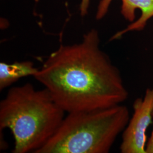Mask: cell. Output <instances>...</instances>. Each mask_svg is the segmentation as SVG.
I'll return each instance as SVG.
<instances>
[{"label": "cell", "instance_id": "1", "mask_svg": "<svg viewBox=\"0 0 153 153\" xmlns=\"http://www.w3.org/2000/svg\"><path fill=\"white\" fill-rule=\"evenodd\" d=\"M33 77L68 113L112 107L129 95L120 71L100 49L95 29L79 43L61 44Z\"/></svg>", "mask_w": 153, "mask_h": 153}, {"label": "cell", "instance_id": "2", "mask_svg": "<svg viewBox=\"0 0 153 153\" xmlns=\"http://www.w3.org/2000/svg\"><path fill=\"white\" fill-rule=\"evenodd\" d=\"M65 112L45 88L27 83L10 88L1 101L0 129L12 133L13 153H36L54 135Z\"/></svg>", "mask_w": 153, "mask_h": 153}, {"label": "cell", "instance_id": "3", "mask_svg": "<svg viewBox=\"0 0 153 153\" xmlns=\"http://www.w3.org/2000/svg\"><path fill=\"white\" fill-rule=\"evenodd\" d=\"M130 119L122 104L68 113L54 135L36 153H108Z\"/></svg>", "mask_w": 153, "mask_h": 153}, {"label": "cell", "instance_id": "4", "mask_svg": "<svg viewBox=\"0 0 153 153\" xmlns=\"http://www.w3.org/2000/svg\"><path fill=\"white\" fill-rule=\"evenodd\" d=\"M133 108V115L123 131L120 152L146 153V132L153 119V87L148 88L144 96L134 102Z\"/></svg>", "mask_w": 153, "mask_h": 153}, {"label": "cell", "instance_id": "5", "mask_svg": "<svg viewBox=\"0 0 153 153\" xmlns=\"http://www.w3.org/2000/svg\"><path fill=\"white\" fill-rule=\"evenodd\" d=\"M112 0H101L96 14L97 19H102L107 13ZM121 13L131 23L126 28L114 35L110 41L120 39L126 33L143 30L147 22L153 17V0H121Z\"/></svg>", "mask_w": 153, "mask_h": 153}, {"label": "cell", "instance_id": "6", "mask_svg": "<svg viewBox=\"0 0 153 153\" xmlns=\"http://www.w3.org/2000/svg\"><path fill=\"white\" fill-rule=\"evenodd\" d=\"M39 69L34 67L30 61H16L13 64L4 62L0 63V90H2L11 86L20 78L27 76H34Z\"/></svg>", "mask_w": 153, "mask_h": 153}, {"label": "cell", "instance_id": "7", "mask_svg": "<svg viewBox=\"0 0 153 153\" xmlns=\"http://www.w3.org/2000/svg\"><path fill=\"white\" fill-rule=\"evenodd\" d=\"M90 0H81L80 5V13L82 16H85L88 13V9L90 5Z\"/></svg>", "mask_w": 153, "mask_h": 153}, {"label": "cell", "instance_id": "8", "mask_svg": "<svg viewBox=\"0 0 153 153\" xmlns=\"http://www.w3.org/2000/svg\"><path fill=\"white\" fill-rule=\"evenodd\" d=\"M146 153H153V130L146 143Z\"/></svg>", "mask_w": 153, "mask_h": 153}, {"label": "cell", "instance_id": "9", "mask_svg": "<svg viewBox=\"0 0 153 153\" xmlns=\"http://www.w3.org/2000/svg\"></svg>", "mask_w": 153, "mask_h": 153}]
</instances>
